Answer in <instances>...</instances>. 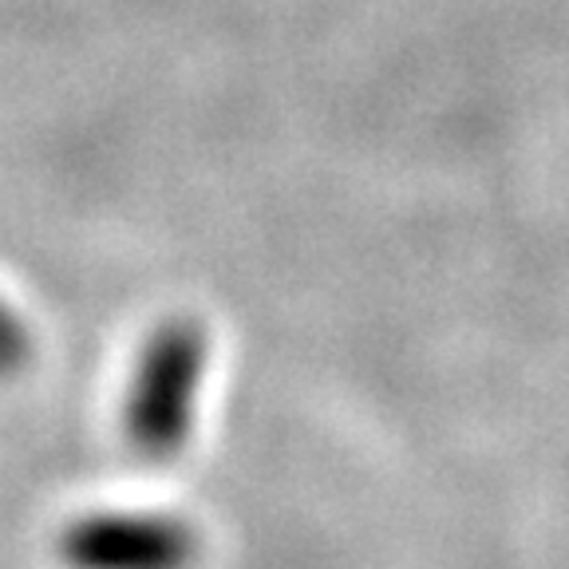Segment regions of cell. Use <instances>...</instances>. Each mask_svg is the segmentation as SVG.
<instances>
[{
  "instance_id": "cell-1",
  "label": "cell",
  "mask_w": 569,
  "mask_h": 569,
  "mask_svg": "<svg viewBox=\"0 0 569 569\" xmlns=\"http://www.w3.org/2000/svg\"><path fill=\"white\" fill-rule=\"evenodd\" d=\"M206 360L210 340L198 320H167L147 337L123 403L127 443L139 459L170 462L187 451L194 436Z\"/></svg>"
},
{
  "instance_id": "cell-2",
  "label": "cell",
  "mask_w": 569,
  "mask_h": 569,
  "mask_svg": "<svg viewBox=\"0 0 569 569\" xmlns=\"http://www.w3.org/2000/svg\"><path fill=\"white\" fill-rule=\"evenodd\" d=\"M60 561L68 569H190L198 533L174 515L99 510L60 533Z\"/></svg>"
},
{
  "instance_id": "cell-3",
  "label": "cell",
  "mask_w": 569,
  "mask_h": 569,
  "mask_svg": "<svg viewBox=\"0 0 569 569\" xmlns=\"http://www.w3.org/2000/svg\"><path fill=\"white\" fill-rule=\"evenodd\" d=\"M28 348H32L28 325L20 320V312L0 297V376L17 372V368L28 360Z\"/></svg>"
}]
</instances>
